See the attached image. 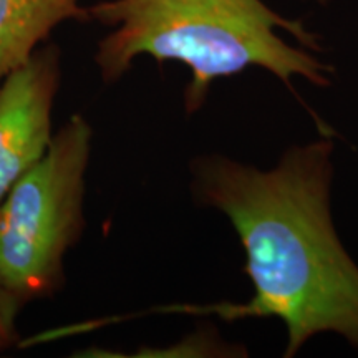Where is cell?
Listing matches in <instances>:
<instances>
[{
	"label": "cell",
	"instance_id": "7",
	"mask_svg": "<svg viewBox=\"0 0 358 358\" xmlns=\"http://www.w3.org/2000/svg\"><path fill=\"white\" fill-rule=\"evenodd\" d=\"M315 2H322V3H325V2H329V0H315Z\"/></svg>",
	"mask_w": 358,
	"mask_h": 358
},
{
	"label": "cell",
	"instance_id": "6",
	"mask_svg": "<svg viewBox=\"0 0 358 358\" xmlns=\"http://www.w3.org/2000/svg\"><path fill=\"white\" fill-rule=\"evenodd\" d=\"M17 310L15 306L0 292V352L8 350L20 342L19 332H17Z\"/></svg>",
	"mask_w": 358,
	"mask_h": 358
},
{
	"label": "cell",
	"instance_id": "3",
	"mask_svg": "<svg viewBox=\"0 0 358 358\" xmlns=\"http://www.w3.org/2000/svg\"><path fill=\"white\" fill-rule=\"evenodd\" d=\"M92 146L93 127L71 115L0 201V292L19 312L65 285V257L85 231Z\"/></svg>",
	"mask_w": 358,
	"mask_h": 358
},
{
	"label": "cell",
	"instance_id": "2",
	"mask_svg": "<svg viewBox=\"0 0 358 358\" xmlns=\"http://www.w3.org/2000/svg\"><path fill=\"white\" fill-rule=\"evenodd\" d=\"M88 20L108 27L98 42L95 64L105 83L122 80L138 57L179 62L191 71L185 90L186 113L204 105L213 82L250 66L275 75L290 92L295 77L329 87L330 69L277 34L285 30L317 50V35L285 19L262 0H101Z\"/></svg>",
	"mask_w": 358,
	"mask_h": 358
},
{
	"label": "cell",
	"instance_id": "1",
	"mask_svg": "<svg viewBox=\"0 0 358 358\" xmlns=\"http://www.w3.org/2000/svg\"><path fill=\"white\" fill-rule=\"evenodd\" d=\"M332 151V138L324 136L289 150L268 171L221 155L192 161L194 196L231 221L245 250L244 272L254 295L245 303L163 310L224 320L279 319L287 329L285 358L325 332L358 348V266L330 214Z\"/></svg>",
	"mask_w": 358,
	"mask_h": 358
},
{
	"label": "cell",
	"instance_id": "5",
	"mask_svg": "<svg viewBox=\"0 0 358 358\" xmlns=\"http://www.w3.org/2000/svg\"><path fill=\"white\" fill-rule=\"evenodd\" d=\"M69 20H88L82 0H0V85Z\"/></svg>",
	"mask_w": 358,
	"mask_h": 358
},
{
	"label": "cell",
	"instance_id": "4",
	"mask_svg": "<svg viewBox=\"0 0 358 358\" xmlns=\"http://www.w3.org/2000/svg\"><path fill=\"white\" fill-rule=\"evenodd\" d=\"M60 52L40 47L0 85V201L50 146Z\"/></svg>",
	"mask_w": 358,
	"mask_h": 358
}]
</instances>
